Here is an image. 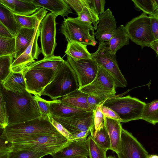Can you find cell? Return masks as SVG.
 <instances>
[{
	"label": "cell",
	"instance_id": "7dc6e473",
	"mask_svg": "<svg viewBox=\"0 0 158 158\" xmlns=\"http://www.w3.org/2000/svg\"><path fill=\"white\" fill-rule=\"evenodd\" d=\"M101 110L105 117L118 120L121 122L122 120L118 114L111 109L101 105L100 106Z\"/></svg>",
	"mask_w": 158,
	"mask_h": 158
},
{
	"label": "cell",
	"instance_id": "ffe728a7",
	"mask_svg": "<svg viewBox=\"0 0 158 158\" xmlns=\"http://www.w3.org/2000/svg\"><path fill=\"white\" fill-rule=\"evenodd\" d=\"M87 112L85 110L75 108L62 103L57 99L50 101V116L67 118Z\"/></svg>",
	"mask_w": 158,
	"mask_h": 158
},
{
	"label": "cell",
	"instance_id": "f546056e",
	"mask_svg": "<svg viewBox=\"0 0 158 158\" xmlns=\"http://www.w3.org/2000/svg\"><path fill=\"white\" fill-rule=\"evenodd\" d=\"M141 119L153 125L158 123V99L146 104L142 112Z\"/></svg>",
	"mask_w": 158,
	"mask_h": 158
},
{
	"label": "cell",
	"instance_id": "d6a6232c",
	"mask_svg": "<svg viewBox=\"0 0 158 158\" xmlns=\"http://www.w3.org/2000/svg\"><path fill=\"white\" fill-rule=\"evenodd\" d=\"M90 135L95 142L102 148L106 151L110 150V140L105 126Z\"/></svg>",
	"mask_w": 158,
	"mask_h": 158
},
{
	"label": "cell",
	"instance_id": "8d00e7d4",
	"mask_svg": "<svg viewBox=\"0 0 158 158\" xmlns=\"http://www.w3.org/2000/svg\"><path fill=\"white\" fill-rule=\"evenodd\" d=\"M46 153L30 150H13L8 154L6 158H41L47 155Z\"/></svg>",
	"mask_w": 158,
	"mask_h": 158
},
{
	"label": "cell",
	"instance_id": "ac0fdd59",
	"mask_svg": "<svg viewBox=\"0 0 158 158\" xmlns=\"http://www.w3.org/2000/svg\"><path fill=\"white\" fill-rule=\"evenodd\" d=\"M37 6L50 11L57 16H68L72 10L64 0H31Z\"/></svg>",
	"mask_w": 158,
	"mask_h": 158
},
{
	"label": "cell",
	"instance_id": "74e56055",
	"mask_svg": "<svg viewBox=\"0 0 158 158\" xmlns=\"http://www.w3.org/2000/svg\"><path fill=\"white\" fill-rule=\"evenodd\" d=\"M136 9L141 10L149 15H152L155 10L153 9L151 0H132Z\"/></svg>",
	"mask_w": 158,
	"mask_h": 158
},
{
	"label": "cell",
	"instance_id": "7402d4cb",
	"mask_svg": "<svg viewBox=\"0 0 158 158\" xmlns=\"http://www.w3.org/2000/svg\"><path fill=\"white\" fill-rule=\"evenodd\" d=\"M1 85L6 90L15 93H23L26 88L23 71L12 72Z\"/></svg>",
	"mask_w": 158,
	"mask_h": 158
},
{
	"label": "cell",
	"instance_id": "d4e9b609",
	"mask_svg": "<svg viewBox=\"0 0 158 158\" xmlns=\"http://www.w3.org/2000/svg\"><path fill=\"white\" fill-rule=\"evenodd\" d=\"M0 22L15 37L21 27L17 22L14 14L3 4L0 3Z\"/></svg>",
	"mask_w": 158,
	"mask_h": 158
},
{
	"label": "cell",
	"instance_id": "60d3db41",
	"mask_svg": "<svg viewBox=\"0 0 158 158\" xmlns=\"http://www.w3.org/2000/svg\"><path fill=\"white\" fill-rule=\"evenodd\" d=\"M78 15L85 7H90L89 0H64Z\"/></svg>",
	"mask_w": 158,
	"mask_h": 158
},
{
	"label": "cell",
	"instance_id": "ee69618b",
	"mask_svg": "<svg viewBox=\"0 0 158 158\" xmlns=\"http://www.w3.org/2000/svg\"><path fill=\"white\" fill-rule=\"evenodd\" d=\"M49 118L51 123L60 134L70 141L74 140L72 134L62 125L51 117Z\"/></svg>",
	"mask_w": 158,
	"mask_h": 158
},
{
	"label": "cell",
	"instance_id": "681fc988",
	"mask_svg": "<svg viewBox=\"0 0 158 158\" xmlns=\"http://www.w3.org/2000/svg\"><path fill=\"white\" fill-rule=\"evenodd\" d=\"M149 47L155 51L156 53V56L158 57V40L153 41L150 44Z\"/></svg>",
	"mask_w": 158,
	"mask_h": 158
},
{
	"label": "cell",
	"instance_id": "ab89813d",
	"mask_svg": "<svg viewBox=\"0 0 158 158\" xmlns=\"http://www.w3.org/2000/svg\"><path fill=\"white\" fill-rule=\"evenodd\" d=\"M8 117L6 103L2 94L0 93V128L4 129L8 125Z\"/></svg>",
	"mask_w": 158,
	"mask_h": 158
},
{
	"label": "cell",
	"instance_id": "d590c367",
	"mask_svg": "<svg viewBox=\"0 0 158 158\" xmlns=\"http://www.w3.org/2000/svg\"><path fill=\"white\" fill-rule=\"evenodd\" d=\"M78 15L77 17L80 20L92 24L93 23L95 30L97 29L99 16L90 7H85Z\"/></svg>",
	"mask_w": 158,
	"mask_h": 158
},
{
	"label": "cell",
	"instance_id": "3957f363",
	"mask_svg": "<svg viewBox=\"0 0 158 158\" xmlns=\"http://www.w3.org/2000/svg\"><path fill=\"white\" fill-rule=\"evenodd\" d=\"M79 88L76 73L69 63L65 60L54 72L49 83L41 95L56 100Z\"/></svg>",
	"mask_w": 158,
	"mask_h": 158
},
{
	"label": "cell",
	"instance_id": "bcb514c9",
	"mask_svg": "<svg viewBox=\"0 0 158 158\" xmlns=\"http://www.w3.org/2000/svg\"><path fill=\"white\" fill-rule=\"evenodd\" d=\"M149 16L152 33L155 39L158 40V9L155 11L153 15Z\"/></svg>",
	"mask_w": 158,
	"mask_h": 158
},
{
	"label": "cell",
	"instance_id": "5bb4252c",
	"mask_svg": "<svg viewBox=\"0 0 158 158\" xmlns=\"http://www.w3.org/2000/svg\"><path fill=\"white\" fill-rule=\"evenodd\" d=\"M116 154L118 158H147L148 154L137 139L123 128L120 144Z\"/></svg>",
	"mask_w": 158,
	"mask_h": 158
},
{
	"label": "cell",
	"instance_id": "d6986e66",
	"mask_svg": "<svg viewBox=\"0 0 158 158\" xmlns=\"http://www.w3.org/2000/svg\"><path fill=\"white\" fill-rule=\"evenodd\" d=\"M89 95L79 89H77L57 100L71 106L83 110L88 112L90 111L88 103Z\"/></svg>",
	"mask_w": 158,
	"mask_h": 158
},
{
	"label": "cell",
	"instance_id": "1f68e13d",
	"mask_svg": "<svg viewBox=\"0 0 158 158\" xmlns=\"http://www.w3.org/2000/svg\"><path fill=\"white\" fill-rule=\"evenodd\" d=\"M15 37L0 36V56L10 55L14 58L16 52Z\"/></svg>",
	"mask_w": 158,
	"mask_h": 158
},
{
	"label": "cell",
	"instance_id": "e0dca14e",
	"mask_svg": "<svg viewBox=\"0 0 158 158\" xmlns=\"http://www.w3.org/2000/svg\"><path fill=\"white\" fill-rule=\"evenodd\" d=\"M89 152L86 141L74 139L67 147L52 156L53 158H68L82 156L89 157Z\"/></svg>",
	"mask_w": 158,
	"mask_h": 158
},
{
	"label": "cell",
	"instance_id": "7a4b0ae2",
	"mask_svg": "<svg viewBox=\"0 0 158 158\" xmlns=\"http://www.w3.org/2000/svg\"><path fill=\"white\" fill-rule=\"evenodd\" d=\"M71 141L61 134H41L16 140L12 144L13 150L36 151L52 156L68 146Z\"/></svg>",
	"mask_w": 158,
	"mask_h": 158
},
{
	"label": "cell",
	"instance_id": "11a10c76",
	"mask_svg": "<svg viewBox=\"0 0 158 158\" xmlns=\"http://www.w3.org/2000/svg\"><path fill=\"white\" fill-rule=\"evenodd\" d=\"M84 158H88L87 157H85Z\"/></svg>",
	"mask_w": 158,
	"mask_h": 158
},
{
	"label": "cell",
	"instance_id": "7bdbcfd3",
	"mask_svg": "<svg viewBox=\"0 0 158 158\" xmlns=\"http://www.w3.org/2000/svg\"><path fill=\"white\" fill-rule=\"evenodd\" d=\"M105 0H89L90 8L98 16L105 11Z\"/></svg>",
	"mask_w": 158,
	"mask_h": 158
},
{
	"label": "cell",
	"instance_id": "44dd1931",
	"mask_svg": "<svg viewBox=\"0 0 158 158\" xmlns=\"http://www.w3.org/2000/svg\"><path fill=\"white\" fill-rule=\"evenodd\" d=\"M120 123L118 120L105 117V127L110 140V150L116 153L120 144L123 128Z\"/></svg>",
	"mask_w": 158,
	"mask_h": 158
},
{
	"label": "cell",
	"instance_id": "f907efd6",
	"mask_svg": "<svg viewBox=\"0 0 158 158\" xmlns=\"http://www.w3.org/2000/svg\"><path fill=\"white\" fill-rule=\"evenodd\" d=\"M151 1L154 10L158 9V0H151Z\"/></svg>",
	"mask_w": 158,
	"mask_h": 158
},
{
	"label": "cell",
	"instance_id": "e575fe53",
	"mask_svg": "<svg viewBox=\"0 0 158 158\" xmlns=\"http://www.w3.org/2000/svg\"><path fill=\"white\" fill-rule=\"evenodd\" d=\"M13 57L10 55L0 56V80L2 83L12 72L11 66Z\"/></svg>",
	"mask_w": 158,
	"mask_h": 158
},
{
	"label": "cell",
	"instance_id": "f6af8a7d",
	"mask_svg": "<svg viewBox=\"0 0 158 158\" xmlns=\"http://www.w3.org/2000/svg\"><path fill=\"white\" fill-rule=\"evenodd\" d=\"M107 100L89 95L88 103L90 111H94L99 106L103 105Z\"/></svg>",
	"mask_w": 158,
	"mask_h": 158
},
{
	"label": "cell",
	"instance_id": "816d5d0a",
	"mask_svg": "<svg viewBox=\"0 0 158 158\" xmlns=\"http://www.w3.org/2000/svg\"><path fill=\"white\" fill-rule=\"evenodd\" d=\"M147 158H158V155L156 154H148Z\"/></svg>",
	"mask_w": 158,
	"mask_h": 158
},
{
	"label": "cell",
	"instance_id": "f35d334b",
	"mask_svg": "<svg viewBox=\"0 0 158 158\" xmlns=\"http://www.w3.org/2000/svg\"><path fill=\"white\" fill-rule=\"evenodd\" d=\"M34 97L38 104L40 114V117L44 118L49 117L50 101L45 100L38 95H34Z\"/></svg>",
	"mask_w": 158,
	"mask_h": 158
},
{
	"label": "cell",
	"instance_id": "277c9868",
	"mask_svg": "<svg viewBox=\"0 0 158 158\" xmlns=\"http://www.w3.org/2000/svg\"><path fill=\"white\" fill-rule=\"evenodd\" d=\"M49 118L40 117L7 126L3 129L0 138L12 143L18 139L36 135L60 134L51 123Z\"/></svg>",
	"mask_w": 158,
	"mask_h": 158
},
{
	"label": "cell",
	"instance_id": "836d02e7",
	"mask_svg": "<svg viewBox=\"0 0 158 158\" xmlns=\"http://www.w3.org/2000/svg\"><path fill=\"white\" fill-rule=\"evenodd\" d=\"M89 152V158H107V151L98 145L91 135H89L86 139Z\"/></svg>",
	"mask_w": 158,
	"mask_h": 158
},
{
	"label": "cell",
	"instance_id": "603a6c76",
	"mask_svg": "<svg viewBox=\"0 0 158 158\" xmlns=\"http://www.w3.org/2000/svg\"><path fill=\"white\" fill-rule=\"evenodd\" d=\"M35 30L21 27L16 36V52L14 57L16 58L20 56L26 50L31 43Z\"/></svg>",
	"mask_w": 158,
	"mask_h": 158
},
{
	"label": "cell",
	"instance_id": "f5cc1de1",
	"mask_svg": "<svg viewBox=\"0 0 158 158\" xmlns=\"http://www.w3.org/2000/svg\"><path fill=\"white\" fill-rule=\"evenodd\" d=\"M85 157V156H77L72 157H69V158H84Z\"/></svg>",
	"mask_w": 158,
	"mask_h": 158
},
{
	"label": "cell",
	"instance_id": "8fae6325",
	"mask_svg": "<svg viewBox=\"0 0 158 158\" xmlns=\"http://www.w3.org/2000/svg\"><path fill=\"white\" fill-rule=\"evenodd\" d=\"M22 71L26 82V90L34 95L40 96L54 73L52 69H31Z\"/></svg>",
	"mask_w": 158,
	"mask_h": 158
},
{
	"label": "cell",
	"instance_id": "7c38bea8",
	"mask_svg": "<svg viewBox=\"0 0 158 158\" xmlns=\"http://www.w3.org/2000/svg\"><path fill=\"white\" fill-rule=\"evenodd\" d=\"M43 20V19H42ZM42 20L37 22L35 33L30 44L24 52L15 59L11 66L12 72H20L35 62L39 55L42 53L41 48L38 45V40L40 36V23Z\"/></svg>",
	"mask_w": 158,
	"mask_h": 158
},
{
	"label": "cell",
	"instance_id": "db71d44e",
	"mask_svg": "<svg viewBox=\"0 0 158 158\" xmlns=\"http://www.w3.org/2000/svg\"><path fill=\"white\" fill-rule=\"evenodd\" d=\"M107 158H117L116 157H115V156H109L108 157H107Z\"/></svg>",
	"mask_w": 158,
	"mask_h": 158
},
{
	"label": "cell",
	"instance_id": "c3c4849f",
	"mask_svg": "<svg viewBox=\"0 0 158 158\" xmlns=\"http://www.w3.org/2000/svg\"><path fill=\"white\" fill-rule=\"evenodd\" d=\"M0 36L9 38L15 37L10 31L0 22Z\"/></svg>",
	"mask_w": 158,
	"mask_h": 158
},
{
	"label": "cell",
	"instance_id": "30bf717a",
	"mask_svg": "<svg viewBox=\"0 0 158 158\" xmlns=\"http://www.w3.org/2000/svg\"><path fill=\"white\" fill-rule=\"evenodd\" d=\"M57 16L51 12L47 14L40 23V34L41 49L44 58L54 56L57 45L56 19Z\"/></svg>",
	"mask_w": 158,
	"mask_h": 158
},
{
	"label": "cell",
	"instance_id": "4dcf8cb0",
	"mask_svg": "<svg viewBox=\"0 0 158 158\" xmlns=\"http://www.w3.org/2000/svg\"><path fill=\"white\" fill-rule=\"evenodd\" d=\"M93 81L106 88L115 90L114 80L113 76L102 66L98 65V72Z\"/></svg>",
	"mask_w": 158,
	"mask_h": 158
},
{
	"label": "cell",
	"instance_id": "4fadbf2b",
	"mask_svg": "<svg viewBox=\"0 0 158 158\" xmlns=\"http://www.w3.org/2000/svg\"><path fill=\"white\" fill-rule=\"evenodd\" d=\"M67 61L77 76L79 88L92 82L96 76L98 65L93 58L75 60L67 56Z\"/></svg>",
	"mask_w": 158,
	"mask_h": 158
},
{
	"label": "cell",
	"instance_id": "8992f818",
	"mask_svg": "<svg viewBox=\"0 0 158 158\" xmlns=\"http://www.w3.org/2000/svg\"><path fill=\"white\" fill-rule=\"evenodd\" d=\"M145 102L130 95L120 97L114 96L107 99L103 105L109 107L118 115L122 122L141 119Z\"/></svg>",
	"mask_w": 158,
	"mask_h": 158
},
{
	"label": "cell",
	"instance_id": "9a60e30c",
	"mask_svg": "<svg viewBox=\"0 0 158 158\" xmlns=\"http://www.w3.org/2000/svg\"><path fill=\"white\" fill-rule=\"evenodd\" d=\"M99 17L98 25L95 33V38L99 43L108 46L113 33L117 28V22L109 8L99 15Z\"/></svg>",
	"mask_w": 158,
	"mask_h": 158
},
{
	"label": "cell",
	"instance_id": "4316f807",
	"mask_svg": "<svg viewBox=\"0 0 158 158\" xmlns=\"http://www.w3.org/2000/svg\"><path fill=\"white\" fill-rule=\"evenodd\" d=\"M87 46L75 41L68 43L65 53L75 60L92 59L91 53L88 50Z\"/></svg>",
	"mask_w": 158,
	"mask_h": 158
},
{
	"label": "cell",
	"instance_id": "f1b7e54d",
	"mask_svg": "<svg viewBox=\"0 0 158 158\" xmlns=\"http://www.w3.org/2000/svg\"><path fill=\"white\" fill-rule=\"evenodd\" d=\"M64 61L60 56H54L48 58L44 57L40 60L35 61L23 69H52L55 72Z\"/></svg>",
	"mask_w": 158,
	"mask_h": 158
},
{
	"label": "cell",
	"instance_id": "2e32d148",
	"mask_svg": "<svg viewBox=\"0 0 158 158\" xmlns=\"http://www.w3.org/2000/svg\"><path fill=\"white\" fill-rule=\"evenodd\" d=\"M0 3L14 14L21 15H31L41 8L37 6L31 0H0Z\"/></svg>",
	"mask_w": 158,
	"mask_h": 158
},
{
	"label": "cell",
	"instance_id": "5b68a950",
	"mask_svg": "<svg viewBox=\"0 0 158 158\" xmlns=\"http://www.w3.org/2000/svg\"><path fill=\"white\" fill-rule=\"evenodd\" d=\"M95 28L92 24L80 20L78 17L64 19L60 31L68 43L73 41L94 46L97 42L95 38Z\"/></svg>",
	"mask_w": 158,
	"mask_h": 158
},
{
	"label": "cell",
	"instance_id": "83f0119b",
	"mask_svg": "<svg viewBox=\"0 0 158 158\" xmlns=\"http://www.w3.org/2000/svg\"><path fill=\"white\" fill-rule=\"evenodd\" d=\"M79 89L89 95L106 99L114 96L116 93L115 90L106 88L93 81Z\"/></svg>",
	"mask_w": 158,
	"mask_h": 158
},
{
	"label": "cell",
	"instance_id": "cb8c5ba5",
	"mask_svg": "<svg viewBox=\"0 0 158 158\" xmlns=\"http://www.w3.org/2000/svg\"><path fill=\"white\" fill-rule=\"evenodd\" d=\"M129 39L125 26L121 25L114 31L108 48L111 53L115 54L118 50L129 44Z\"/></svg>",
	"mask_w": 158,
	"mask_h": 158
},
{
	"label": "cell",
	"instance_id": "484cf974",
	"mask_svg": "<svg viewBox=\"0 0 158 158\" xmlns=\"http://www.w3.org/2000/svg\"><path fill=\"white\" fill-rule=\"evenodd\" d=\"M48 11L41 7L35 13L29 15H21L15 14L17 22L21 27L35 29L37 22L42 20L47 15Z\"/></svg>",
	"mask_w": 158,
	"mask_h": 158
},
{
	"label": "cell",
	"instance_id": "9c48e42d",
	"mask_svg": "<svg viewBox=\"0 0 158 158\" xmlns=\"http://www.w3.org/2000/svg\"><path fill=\"white\" fill-rule=\"evenodd\" d=\"M94 112L75 115L71 117L62 118L50 116L62 125L73 135L74 139L79 138L83 132L94 130Z\"/></svg>",
	"mask_w": 158,
	"mask_h": 158
},
{
	"label": "cell",
	"instance_id": "ba28073f",
	"mask_svg": "<svg viewBox=\"0 0 158 158\" xmlns=\"http://www.w3.org/2000/svg\"><path fill=\"white\" fill-rule=\"evenodd\" d=\"M91 56L98 65L102 66L113 76L116 88L127 86V81L118 67L116 55L111 53L105 44L99 43L98 49L91 53Z\"/></svg>",
	"mask_w": 158,
	"mask_h": 158
},
{
	"label": "cell",
	"instance_id": "b9f144b4",
	"mask_svg": "<svg viewBox=\"0 0 158 158\" xmlns=\"http://www.w3.org/2000/svg\"><path fill=\"white\" fill-rule=\"evenodd\" d=\"M100 106H99L94 112V126L93 133L96 132L105 126V117L101 110Z\"/></svg>",
	"mask_w": 158,
	"mask_h": 158
},
{
	"label": "cell",
	"instance_id": "52a82bcc",
	"mask_svg": "<svg viewBox=\"0 0 158 158\" xmlns=\"http://www.w3.org/2000/svg\"><path fill=\"white\" fill-rule=\"evenodd\" d=\"M125 27L129 39L142 48L149 47L156 40L152 32L149 16L144 13L132 19Z\"/></svg>",
	"mask_w": 158,
	"mask_h": 158
},
{
	"label": "cell",
	"instance_id": "6da1fadb",
	"mask_svg": "<svg viewBox=\"0 0 158 158\" xmlns=\"http://www.w3.org/2000/svg\"><path fill=\"white\" fill-rule=\"evenodd\" d=\"M0 91L6 103L8 125L19 123L40 117L38 106L34 96L26 90L22 93L6 90L1 85Z\"/></svg>",
	"mask_w": 158,
	"mask_h": 158
}]
</instances>
